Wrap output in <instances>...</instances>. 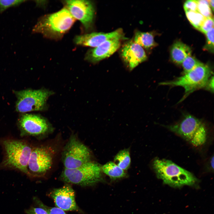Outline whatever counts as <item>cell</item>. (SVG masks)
Instances as JSON below:
<instances>
[{
	"label": "cell",
	"instance_id": "f1b7e54d",
	"mask_svg": "<svg viewBox=\"0 0 214 214\" xmlns=\"http://www.w3.org/2000/svg\"><path fill=\"white\" fill-rule=\"evenodd\" d=\"M209 5L210 7L213 11L214 10V0H208Z\"/></svg>",
	"mask_w": 214,
	"mask_h": 214
},
{
	"label": "cell",
	"instance_id": "2e32d148",
	"mask_svg": "<svg viewBox=\"0 0 214 214\" xmlns=\"http://www.w3.org/2000/svg\"><path fill=\"white\" fill-rule=\"evenodd\" d=\"M191 50L188 46L179 41L173 44L170 51L172 60L177 64H181L186 57L191 55Z\"/></svg>",
	"mask_w": 214,
	"mask_h": 214
},
{
	"label": "cell",
	"instance_id": "7c38bea8",
	"mask_svg": "<svg viewBox=\"0 0 214 214\" xmlns=\"http://www.w3.org/2000/svg\"><path fill=\"white\" fill-rule=\"evenodd\" d=\"M49 195L58 208L64 211L80 210L75 200L74 191L68 183L62 187L54 189Z\"/></svg>",
	"mask_w": 214,
	"mask_h": 214
},
{
	"label": "cell",
	"instance_id": "5b68a950",
	"mask_svg": "<svg viewBox=\"0 0 214 214\" xmlns=\"http://www.w3.org/2000/svg\"><path fill=\"white\" fill-rule=\"evenodd\" d=\"M168 127L195 147L203 145L206 141L207 133L205 124L191 115H186L180 121Z\"/></svg>",
	"mask_w": 214,
	"mask_h": 214
},
{
	"label": "cell",
	"instance_id": "52a82bcc",
	"mask_svg": "<svg viewBox=\"0 0 214 214\" xmlns=\"http://www.w3.org/2000/svg\"><path fill=\"white\" fill-rule=\"evenodd\" d=\"M92 154L89 148L74 135H71L62 153V162L64 169L79 167L92 160Z\"/></svg>",
	"mask_w": 214,
	"mask_h": 214
},
{
	"label": "cell",
	"instance_id": "30bf717a",
	"mask_svg": "<svg viewBox=\"0 0 214 214\" xmlns=\"http://www.w3.org/2000/svg\"><path fill=\"white\" fill-rule=\"evenodd\" d=\"M62 3L72 16L81 22L86 30L91 28L95 14L92 2L88 0H70L63 1Z\"/></svg>",
	"mask_w": 214,
	"mask_h": 214
},
{
	"label": "cell",
	"instance_id": "ac0fdd59",
	"mask_svg": "<svg viewBox=\"0 0 214 214\" xmlns=\"http://www.w3.org/2000/svg\"><path fill=\"white\" fill-rule=\"evenodd\" d=\"M133 41L143 48L149 49L156 45L152 33L137 31L135 33Z\"/></svg>",
	"mask_w": 214,
	"mask_h": 214
},
{
	"label": "cell",
	"instance_id": "603a6c76",
	"mask_svg": "<svg viewBox=\"0 0 214 214\" xmlns=\"http://www.w3.org/2000/svg\"><path fill=\"white\" fill-rule=\"evenodd\" d=\"M201 63L194 57L190 55L185 59L181 64L185 73L193 69Z\"/></svg>",
	"mask_w": 214,
	"mask_h": 214
},
{
	"label": "cell",
	"instance_id": "8fae6325",
	"mask_svg": "<svg viewBox=\"0 0 214 214\" xmlns=\"http://www.w3.org/2000/svg\"><path fill=\"white\" fill-rule=\"evenodd\" d=\"M18 124L23 135L42 136L50 133L53 130L45 119L35 114H25L22 115Z\"/></svg>",
	"mask_w": 214,
	"mask_h": 214
},
{
	"label": "cell",
	"instance_id": "484cf974",
	"mask_svg": "<svg viewBox=\"0 0 214 214\" xmlns=\"http://www.w3.org/2000/svg\"><path fill=\"white\" fill-rule=\"evenodd\" d=\"M213 28L214 19L213 18H206L205 19L199 30L205 34Z\"/></svg>",
	"mask_w": 214,
	"mask_h": 214
},
{
	"label": "cell",
	"instance_id": "6da1fadb",
	"mask_svg": "<svg viewBox=\"0 0 214 214\" xmlns=\"http://www.w3.org/2000/svg\"><path fill=\"white\" fill-rule=\"evenodd\" d=\"M75 21L64 7L56 12L41 17L34 26L32 32L41 34L48 39L59 40L70 29Z\"/></svg>",
	"mask_w": 214,
	"mask_h": 214
},
{
	"label": "cell",
	"instance_id": "4316f807",
	"mask_svg": "<svg viewBox=\"0 0 214 214\" xmlns=\"http://www.w3.org/2000/svg\"><path fill=\"white\" fill-rule=\"evenodd\" d=\"M197 0H189L185 2L183 8L185 12L188 11L197 12Z\"/></svg>",
	"mask_w": 214,
	"mask_h": 214
},
{
	"label": "cell",
	"instance_id": "e0dca14e",
	"mask_svg": "<svg viewBox=\"0 0 214 214\" xmlns=\"http://www.w3.org/2000/svg\"><path fill=\"white\" fill-rule=\"evenodd\" d=\"M103 173L108 176L111 181L126 177L127 174L114 162L110 161L102 166Z\"/></svg>",
	"mask_w": 214,
	"mask_h": 214
},
{
	"label": "cell",
	"instance_id": "d6986e66",
	"mask_svg": "<svg viewBox=\"0 0 214 214\" xmlns=\"http://www.w3.org/2000/svg\"><path fill=\"white\" fill-rule=\"evenodd\" d=\"M114 162L123 170H127L130 167L131 163L129 149L119 151L115 156Z\"/></svg>",
	"mask_w": 214,
	"mask_h": 214
},
{
	"label": "cell",
	"instance_id": "3957f363",
	"mask_svg": "<svg viewBox=\"0 0 214 214\" xmlns=\"http://www.w3.org/2000/svg\"><path fill=\"white\" fill-rule=\"evenodd\" d=\"M2 143L5 153L3 165L28 174V164L32 149L31 146L25 141L16 139H5Z\"/></svg>",
	"mask_w": 214,
	"mask_h": 214
},
{
	"label": "cell",
	"instance_id": "9a60e30c",
	"mask_svg": "<svg viewBox=\"0 0 214 214\" xmlns=\"http://www.w3.org/2000/svg\"><path fill=\"white\" fill-rule=\"evenodd\" d=\"M122 39L116 38L109 40L89 50L86 54L85 59L95 63L109 57L120 48Z\"/></svg>",
	"mask_w": 214,
	"mask_h": 214
},
{
	"label": "cell",
	"instance_id": "277c9868",
	"mask_svg": "<svg viewBox=\"0 0 214 214\" xmlns=\"http://www.w3.org/2000/svg\"><path fill=\"white\" fill-rule=\"evenodd\" d=\"M102 166L92 160L76 168L64 169L60 178L68 184L82 186H93L103 181Z\"/></svg>",
	"mask_w": 214,
	"mask_h": 214
},
{
	"label": "cell",
	"instance_id": "4fadbf2b",
	"mask_svg": "<svg viewBox=\"0 0 214 214\" xmlns=\"http://www.w3.org/2000/svg\"><path fill=\"white\" fill-rule=\"evenodd\" d=\"M116 38H124L121 29L108 33L95 32L77 35L74 37V41L77 45L94 48L107 40Z\"/></svg>",
	"mask_w": 214,
	"mask_h": 214
},
{
	"label": "cell",
	"instance_id": "5bb4252c",
	"mask_svg": "<svg viewBox=\"0 0 214 214\" xmlns=\"http://www.w3.org/2000/svg\"><path fill=\"white\" fill-rule=\"evenodd\" d=\"M121 55L124 62L130 70L147 59L144 48L133 40L128 42L122 46Z\"/></svg>",
	"mask_w": 214,
	"mask_h": 214
},
{
	"label": "cell",
	"instance_id": "ffe728a7",
	"mask_svg": "<svg viewBox=\"0 0 214 214\" xmlns=\"http://www.w3.org/2000/svg\"><path fill=\"white\" fill-rule=\"evenodd\" d=\"M185 12L190 23L195 28L199 30L206 18L197 11H188Z\"/></svg>",
	"mask_w": 214,
	"mask_h": 214
},
{
	"label": "cell",
	"instance_id": "f546056e",
	"mask_svg": "<svg viewBox=\"0 0 214 214\" xmlns=\"http://www.w3.org/2000/svg\"><path fill=\"white\" fill-rule=\"evenodd\" d=\"M210 162V164L212 168L213 169V168H214V156H213Z\"/></svg>",
	"mask_w": 214,
	"mask_h": 214
},
{
	"label": "cell",
	"instance_id": "83f0119b",
	"mask_svg": "<svg viewBox=\"0 0 214 214\" xmlns=\"http://www.w3.org/2000/svg\"><path fill=\"white\" fill-rule=\"evenodd\" d=\"M47 208L49 214H67L65 211L56 207Z\"/></svg>",
	"mask_w": 214,
	"mask_h": 214
},
{
	"label": "cell",
	"instance_id": "7a4b0ae2",
	"mask_svg": "<svg viewBox=\"0 0 214 214\" xmlns=\"http://www.w3.org/2000/svg\"><path fill=\"white\" fill-rule=\"evenodd\" d=\"M152 168L158 178L171 187L198 186V179L191 173L171 160L156 158L152 162Z\"/></svg>",
	"mask_w": 214,
	"mask_h": 214
},
{
	"label": "cell",
	"instance_id": "cb8c5ba5",
	"mask_svg": "<svg viewBox=\"0 0 214 214\" xmlns=\"http://www.w3.org/2000/svg\"><path fill=\"white\" fill-rule=\"evenodd\" d=\"M22 0H0V13H2L9 8L17 6L26 1Z\"/></svg>",
	"mask_w": 214,
	"mask_h": 214
},
{
	"label": "cell",
	"instance_id": "ba28073f",
	"mask_svg": "<svg viewBox=\"0 0 214 214\" xmlns=\"http://www.w3.org/2000/svg\"><path fill=\"white\" fill-rule=\"evenodd\" d=\"M55 152L50 145L32 148L28 164V174L35 177L44 176L52 167Z\"/></svg>",
	"mask_w": 214,
	"mask_h": 214
},
{
	"label": "cell",
	"instance_id": "d4e9b609",
	"mask_svg": "<svg viewBox=\"0 0 214 214\" xmlns=\"http://www.w3.org/2000/svg\"><path fill=\"white\" fill-rule=\"evenodd\" d=\"M205 34L207 37V42L204 48L209 51L214 52V28Z\"/></svg>",
	"mask_w": 214,
	"mask_h": 214
},
{
	"label": "cell",
	"instance_id": "44dd1931",
	"mask_svg": "<svg viewBox=\"0 0 214 214\" xmlns=\"http://www.w3.org/2000/svg\"><path fill=\"white\" fill-rule=\"evenodd\" d=\"M34 200L37 205L26 210V214H49L47 207L38 199L35 198Z\"/></svg>",
	"mask_w": 214,
	"mask_h": 214
},
{
	"label": "cell",
	"instance_id": "7402d4cb",
	"mask_svg": "<svg viewBox=\"0 0 214 214\" xmlns=\"http://www.w3.org/2000/svg\"><path fill=\"white\" fill-rule=\"evenodd\" d=\"M198 3L197 12L205 18L212 17V13L209 5L208 0H197Z\"/></svg>",
	"mask_w": 214,
	"mask_h": 214
},
{
	"label": "cell",
	"instance_id": "8992f818",
	"mask_svg": "<svg viewBox=\"0 0 214 214\" xmlns=\"http://www.w3.org/2000/svg\"><path fill=\"white\" fill-rule=\"evenodd\" d=\"M212 74L210 67L201 63L193 69L182 75L172 81L161 82L160 84L183 87L185 91L184 98H185L197 89L206 87Z\"/></svg>",
	"mask_w": 214,
	"mask_h": 214
},
{
	"label": "cell",
	"instance_id": "9c48e42d",
	"mask_svg": "<svg viewBox=\"0 0 214 214\" xmlns=\"http://www.w3.org/2000/svg\"><path fill=\"white\" fill-rule=\"evenodd\" d=\"M17 98L16 110L24 113L43 110L51 92L45 90L26 89L14 91Z\"/></svg>",
	"mask_w": 214,
	"mask_h": 214
}]
</instances>
